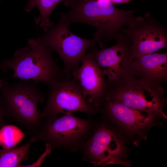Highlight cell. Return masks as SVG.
<instances>
[{"instance_id": "1", "label": "cell", "mask_w": 167, "mask_h": 167, "mask_svg": "<svg viewBox=\"0 0 167 167\" xmlns=\"http://www.w3.org/2000/svg\"><path fill=\"white\" fill-rule=\"evenodd\" d=\"M64 4L70 9L60 12L59 19L69 26L81 23L94 27L97 31L93 39L101 49L115 39L135 16L133 11L119 9L107 1L65 0Z\"/></svg>"}, {"instance_id": "2", "label": "cell", "mask_w": 167, "mask_h": 167, "mask_svg": "<svg viewBox=\"0 0 167 167\" xmlns=\"http://www.w3.org/2000/svg\"><path fill=\"white\" fill-rule=\"evenodd\" d=\"M27 43L29 47L18 49L12 58L0 62V69L4 73L10 69L13 71L9 79L42 82L50 88L70 75L58 65L53 50L41 43L38 38L29 39Z\"/></svg>"}, {"instance_id": "3", "label": "cell", "mask_w": 167, "mask_h": 167, "mask_svg": "<svg viewBox=\"0 0 167 167\" xmlns=\"http://www.w3.org/2000/svg\"><path fill=\"white\" fill-rule=\"evenodd\" d=\"M21 80L11 84L3 82L0 88V104L5 116L26 129L32 136L43 118L37 104L44 102L45 97L37 87V82Z\"/></svg>"}, {"instance_id": "4", "label": "cell", "mask_w": 167, "mask_h": 167, "mask_svg": "<svg viewBox=\"0 0 167 167\" xmlns=\"http://www.w3.org/2000/svg\"><path fill=\"white\" fill-rule=\"evenodd\" d=\"M95 122L78 118L71 112L60 117H46L32 136L49 145L52 151L62 148L76 152L90 135Z\"/></svg>"}, {"instance_id": "5", "label": "cell", "mask_w": 167, "mask_h": 167, "mask_svg": "<svg viewBox=\"0 0 167 167\" xmlns=\"http://www.w3.org/2000/svg\"><path fill=\"white\" fill-rule=\"evenodd\" d=\"M105 100L115 101L133 109L166 117L163 112L166 100L162 87L145 81L133 73L107 87Z\"/></svg>"}, {"instance_id": "6", "label": "cell", "mask_w": 167, "mask_h": 167, "mask_svg": "<svg viewBox=\"0 0 167 167\" xmlns=\"http://www.w3.org/2000/svg\"><path fill=\"white\" fill-rule=\"evenodd\" d=\"M78 151L82 154L84 161L95 166L114 164L129 165L122 158L124 148L122 142L112 128L105 123L95 122L91 134Z\"/></svg>"}, {"instance_id": "7", "label": "cell", "mask_w": 167, "mask_h": 167, "mask_svg": "<svg viewBox=\"0 0 167 167\" xmlns=\"http://www.w3.org/2000/svg\"><path fill=\"white\" fill-rule=\"evenodd\" d=\"M69 26L59 19L55 26L38 38L41 43L56 51L62 60L65 71L71 74L79 66L87 51L96 43L72 33Z\"/></svg>"}, {"instance_id": "8", "label": "cell", "mask_w": 167, "mask_h": 167, "mask_svg": "<svg viewBox=\"0 0 167 167\" xmlns=\"http://www.w3.org/2000/svg\"><path fill=\"white\" fill-rule=\"evenodd\" d=\"M121 32L130 43L134 57L156 52L167 47V30L149 13L134 16Z\"/></svg>"}, {"instance_id": "9", "label": "cell", "mask_w": 167, "mask_h": 167, "mask_svg": "<svg viewBox=\"0 0 167 167\" xmlns=\"http://www.w3.org/2000/svg\"><path fill=\"white\" fill-rule=\"evenodd\" d=\"M100 110L89 104L76 80L70 75L49 88L43 118L80 112L92 116Z\"/></svg>"}, {"instance_id": "10", "label": "cell", "mask_w": 167, "mask_h": 167, "mask_svg": "<svg viewBox=\"0 0 167 167\" xmlns=\"http://www.w3.org/2000/svg\"><path fill=\"white\" fill-rule=\"evenodd\" d=\"M116 43L107 48L98 49L95 45L87 53L96 62L107 78V87L113 85L132 74L134 57L129 42L120 32Z\"/></svg>"}, {"instance_id": "11", "label": "cell", "mask_w": 167, "mask_h": 167, "mask_svg": "<svg viewBox=\"0 0 167 167\" xmlns=\"http://www.w3.org/2000/svg\"><path fill=\"white\" fill-rule=\"evenodd\" d=\"M81 62V66L73 71L71 75L78 83L87 102L100 110L107 90L106 75L96 62L87 53Z\"/></svg>"}, {"instance_id": "12", "label": "cell", "mask_w": 167, "mask_h": 167, "mask_svg": "<svg viewBox=\"0 0 167 167\" xmlns=\"http://www.w3.org/2000/svg\"><path fill=\"white\" fill-rule=\"evenodd\" d=\"M110 120L133 132L139 133L153 125L159 116L151 112L133 109L117 101L105 100L100 108Z\"/></svg>"}, {"instance_id": "13", "label": "cell", "mask_w": 167, "mask_h": 167, "mask_svg": "<svg viewBox=\"0 0 167 167\" xmlns=\"http://www.w3.org/2000/svg\"><path fill=\"white\" fill-rule=\"evenodd\" d=\"M133 74L156 85L167 81V53L156 52L134 57Z\"/></svg>"}, {"instance_id": "14", "label": "cell", "mask_w": 167, "mask_h": 167, "mask_svg": "<svg viewBox=\"0 0 167 167\" xmlns=\"http://www.w3.org/2000/svg\"><path fill=\"white\" fill-rule=\"evenodd\" d=\"M36 141V138L32 136L29 141L22 146L0 149V167H21V162L29 152L31 145Z\"/></svg>"}, {"instance_id": "15", "label": "cell", "mask_w": 167, "mask_h": 167, "mask_svg": "<svg viewBox=\"0 0 167 167\" xmlns=\"http://www.w3.org/2000/svg\"><path fill=\"white\" fill-rule=\"evenodd\" d=\"M64 0H29L25 11L29 12L35 7L39 9L40 15L38 21L40 26L46 32L54 26L49 17L53 10L59 2Z\"/></svg>"}, {"instance_id": "16", "label": "cell", "mask_w": 167, "mask_h": 167, "mask_svg": "<svg viewBox=\"0 0 167 167\" xmlns=\"http://www.w3.org/2000/svg\"><path fill=\"white\" fill-rule=\"evenodd\" d=\"M45 150L44 153L40 157L39 160L36 162L30 165H22L21 167H40L41 165L45 158L48 155L50 154L52 151L50 146L47 144H45Z\"/></svg>"}, {"instance_id": "17", "label": "cell", "mask_w": 167, "mask_h": 167, "mask_svg": "<svg viewBox=\"0 0 167 167\" xmlns=\"http://www.w3.org/2000/svg\"><path fill=\"white\" fill-rule=\"evenodd\" d=\"M5 115L2 108L0 104V127L3 125L4 119Z\"/></svg>"}, {"instance_id": "18", "label": "cell", "mask_w": 167, "mask_h": 167, "mask_svg": "<svg viewBox=\"0 0 167 167\" xmlns=\"http://www.w3.org/2000/svg\"><path fill=\"white\" fill-rule=\"evenodd\" d=\"M132 0H98V1H105L112 3H125L128 2Z\"/></svg>"}, {"instance_id": "19", "label": "cell", "mask_w": 167, "mask_h": 167, "mask_svg": "<svg viewBox=\"0 0 167 167\" xmlns=\"http://www.w3.org/2000/svg\"><path fill=\"white\" fill-rule=\"evenodd\" d=\"M3 80H2L1 79H0V88L2 87V84H3V83L4 81H3Z\"/></svg>"}]
</instances>
